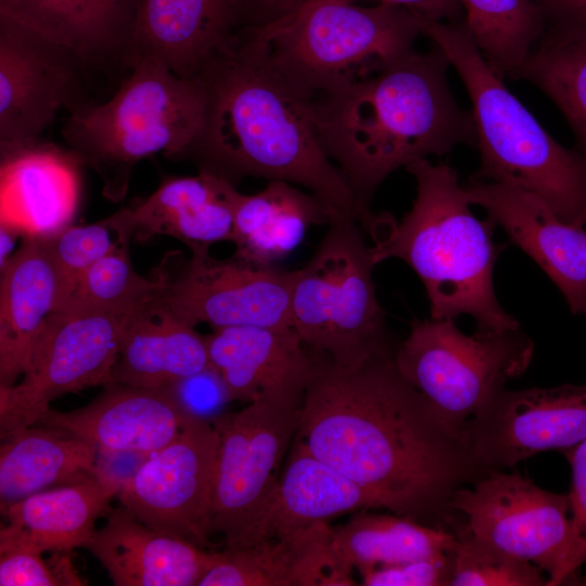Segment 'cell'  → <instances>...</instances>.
<instances>
[{
	"label": "cell",
	"mask_w": 586,
	"mask_h": 586,
	"mask_svg": "<svg viewBox=\"0 0 586 586\" xmlns=\"http://www.w3.org/2000/svg\"><path fill=\"white\" fill-rule=\"evenodd\" d=\"M394 355L344 368L320 355L296 438L384 509L449 525V500L488 470L399 372Z\"/></svg>",
	"instance_id": "obj_1"
},
{
	"label": "cell",
	"mask_w": 586,
	"mask_h": 586,
	"mask_svg": "<svg viewBox=\"0 0 586 586\" xmlns=\"http://www.w3.org/2000/svg\"><path fill=\"white\" fill-rule=\"evenodd\" d=\"M196 78L203 119L179 158L232 183L244 177L290 182L359 222L352 189L319 139L311 99L275 68L255 29L244 27Z\"/></svg>",
	"instance_id": "obj_2"
},
{
	"label": "cell",
	"mask_w": 586,
	"mask_h": 586,
	"mask_svg": "<svg viewBox=\"0 0 586 586\" xmlns=\"http://www.w3.org/2000/svg\"><path fill=\"white\" fill-rule=\"evenodd\" d=\"M449 65L433 44L311 99L319 139L352 189L364 230L374 216L372 196L392 173L457 144L476 143L472 112L451 93Z\"/></svg>",
	"instance_id": "obj_3"
},
{
	"label": "cell",
	"mask_w": 586,
	"mask_h": 586,
	"mask_svg": "<svg viewBox=\"0 0 586 586\" xmlns=\"http://www.w3.org/2000/svg\"><path fill=\"white\" fill-rule=\"evenodd\" d=\"M405 169L416 180V199L400 220L391 214L373 216L366 232L374 265L392 258L405 262L425 289L433 319L469 315L477 329L520 328L494 289L495 263L505 245L494 243V222L472 213L457 171L428 158Z\"/></svg>",
	"instance_id": "obj_4"
},
{
	"label": "cell",
	"mask_w": 586,
	"mask_h": 586,
	"mask_svg": "<svg viewBox=\"0 0 586 586\" xmlns=\"http://www.w3.org/2000/svg\"><path fill=\"white\" fill-rule=\"evenodd\" d=\"M421 33L461 77L472 102L481 167L473 180L511 184L586 227V155L557 142L505 86L463 23L422 21Z\"/></svg>",
	"instance_id": "obj_5"
},
{
	"label": "cell",
	"mask_w": 586,
	"mask_h": 586,
	"mask_svg": "<svg viewBox=\"0 0 586 586\" xmlns=\"http://www.w3.org/2000/svg\"><path fill=\"white\" fill-rule=\"evenodd\" d=\"M105 102L68 113L61 129L67 152L92 169L111 202L124 200L137 164L164 153L179 158L196 138L204 113L199 78H182L158 61L137 60Z\"/></svg>",
	"instance_id": "obj_6"
},
{
	"label": "cell",
	"mask_w": 586,
	"mask_h": 586,
	"mask_svg": "<svg viewBox=\"0 0 586 586\" xmlns=\"http://www.w3.org/2000/svg\"><path fill=\"white\" fill-rule=\"evenodd\" d=\"M422 21L396 5L320 1L285 21L252 28L275 68L313 99L366 79L413 51Z\"/></svg>",
	"instance_id": "obj_7"
},
{
	"label": "cell",
	"mask_w": 586,
	"mask_h": 586,
	"mask_svg": "<svg viewBox=\"0 0 586 586\" xmlns=\"http://www.w3.org/2000/svg\"><path fill=\"white\" fill-rule=\"evenodd\" d=\"M364 229L351 216L328 226L307 263L293 270L292 326L313 351L356 368L395 354L375 293Z\"/></svg>",
	"instance_id": "obj_8"
},
{
	"label": "cell",
	"mask_w": 586,
	"mask_h": 586,
	"mask_svg": "<svg viewBox=\"0 0 586 586\" xmlns=\"http://www.w3.org/2000/svg\"><path fill=\"white\" fill-rule=\"evenodd\" d=\"M533 353L532 340L520 328L477 329L467 335L454 319L431 318L412 324L394 360L437 417L462 437L467 422L527 369Z\"/></svg>",
	"instance_id": "obj_9"
},
{
	"label": "cell",
	"mask_w": 586,
	"mask_h": 586,
	"mask_svg": "<svg viewBox=\"0 0 586 586\" xmlns=\"http://www.w3.org/2000/svg\"><path fill=\"white\" fill-rule=\"evenodd\" d=\"M302 404L258 398L212 421L219 444L208 532L220 535L225 548L260 539L278 471L298 431Z\"/></svg>",
	"instance_id": "obj_10"
},
{
	"label": "cell",
	"mask_w": 586,
	"mask_h": 586,
	"mask_svg": "<svg viewBox=\"0 0 586 586\" xmlns=\"http://www.w3.org/2000/svg\"><path fill=\"white\" fill-rule=\"evenodd\" d=\"M137 308L67 306L54 311L20 381L0 387L1 440L36 425L50 404L62 395L106 385L124 332Z\"/></svg>",
	"instance_id": "obj_11"
},
{
	"label": "cell",
	"mask_w": 586,
	"mask_h": 586,
	"mask_svg": "<svg viewBox=\"0 0 586 586\" xmlns=\"http://www.w3.org/2000/svg\"><path fill=\"white\" fill-rule=\"evenodd\" d=\"M154 301L187 324L291 329L293 270L209 251L167 253L150 276Z\"/></svg>",
	"instance_id": "obj_12"
},
{
	"label": "cell",
	"mask_w": 586,
	"mask_h": 586,
	"mask_svg": "<svg viewBox=\"0 0 586 586\" xmlns=\"http://www.w3.org/2000/svg\"><path fill=\"white\" fill-rule=\"evenodd\" d=\"M449 509L463 515L462 525L472 536L546 572L547 586L572 583L568 494L545 491L518 473L494 470L458 488Z\"/></svg>",
	"instance_id": "obj_13"
},
{
	"label": "cell",
	"mask_w": 586,
	"mask_h": 586,
	"mask_svg": "<svg viewBox=\"0 0 586 586\" xmlns=\"http://www.w3.org/2000/svg\"><path fill=\"white\" fill-rule=\"evenodd\" d=\"M87 65L71 48L0 14V152L39 142L62 110L82 104Z\"/></svg>",
	"instance_id": "obj_14"
},
{
	"label": "cell",
	"mask_w": 586,
	"mask_h": 586,
	"mask_svg": "<svg viewBox=\"0 0 586 586\" xmlns=\"http://www.w3.org/2000/svg\"><path fill=\"white\" fill-rule=\"evenodd\" d=\"M218 444L211 421L190 418L120 488V505L148 526L205 549L211 537Z\"/></svg>",
	"instance_id": "obj_15"
},
{
	"label": "cell",
	"mask_w": 586,
	"mask_h": 586,
	"mask_svg": "<svg viewBox=\"0 0 586 586\" xmlns=\"http://www.w3.org/2000/svg\"><path fill=\"white\" fill-rule=\"evenodd\" d=\"M462 438L488 471L512 468L548 450H568L586 440V384L502 388L466 424Z\"/></svg>",
	"instance_id": "obj_16"
},
{
	"label": "cell",
	"mask_w": 586,
	"mask_h": 586,
	"mask_svg": "<svg viewBox=\"0 0 586 586\" xmlns=\"http://www.w3.org/2000/svg\"><path fill=\"white\" fill-rule=\"evenodd\" d=\"M464 191L545 271L571 311L586 315L585 227L564 221L537 195L511 184L472 179Z\"/></svg>",
	"instance_id": "obj_17"
},
{
	"label": "cell",
	"mask_w": 586,
	"mask_h": 586,
	"mask_svg": "<svg viewBox=\"0 0 586 586\" xmlns=\"http://www.w3.org/2000/svg\"><path fill=\"white\" fill-rule=\"evenodd\" d=\"M244 27L246 0H137L127 68L151 59L196 78Z\"/></svg>",
	"instance_id": "obj_18"
},
{
	"label": "cell",
	"mask_w": 586,
	"mask_h": 586,
	"mask_svg": "<svg viewBox=\"0 0 586 586\" xmlns=\"http://www.w3.org/2000/svg\"><path fill=\"white\" fill-rule=\"evenodd\" d=\"M209 365L233 400L303 402L320 355L291 329L229 327L205 335Z\"/></svg>",
	"instance_id": "obj_19"
},
{
	"label": "cell",
	"mask_w": 586,
	"mask_h": 586,
	"mask_svg": "<svg viewBox=\"0 0 586 586\" xmlns=\"http://www.w3.org/2000/svg\"><path fill=\"white\" fill-rule=\"evenodd\" d=\"M84 407L49 409L37 424L80 438L97 449L153 454L171 442L189 417L170 386L109 383Z\"/></svg>",
	"instance_id": "obj_20"
},
{
	"label": "cell",
	"mask_w": 586,
	"mask_h": 586,
	"mask_svg": "<svg viewBox=\"0 0 586 586\" xmlns=\"http://www.w3.org/2000/svg\"><path fill=\"white\" fill-rule=\"evenodd\" d=\"M353 571L334 546L332 526L320 522L215 551L198 586H352Z\"/></svg>",
	"instance_id": "obj_21"
},
{
	"label": "cell",
	"mask_w": 586,
	"mask_h": 586,
	"mask_svg": "<svg viewBox=\"0 0 586 586\" xmlns=\"http://www.w3.org/2000/svg\"><path fill=\"white\" fill-rule=\"evenodd\" d=\"M85 548L116 586H198L215 552L148 526L122 505Z\"/></svg>",
	"instance_id": "obj_22"
},
{
	"label": "cell",
	"mask_w": 586,
	"mask_h": 586,
	"mask_svg": "<svg viewBox=\"0 0 586 586\" xmlns=\"http://www.w3.org/2000/svg\"><path fill=\"white\" fill-rule=\"evenodd\" d=\"M66 151L39 144L1 154V225L46 237L71 224L78 200L77 167Z\"/></svg>",
	"instance_id": "obj_23"
},
{
	"label": "cell",
	"mask_w": 586,
	"mask_h": 586,
	"mask_svg": "<svg viewBox=\"0 0 586 586\" xmlns=\"http://www.w3.org/2000/svg\"><path fill=\"white\" fill-rule=\"evenodd\" d=\"M0 269V387H8L26 371L47 320L59 309L60 283L35 235L24 237Z\"/></svg>",
	"instance_id": "obj_24"
},
{
	"label": "cell",
	"mask_w": 586,
	"mask_h": 586,
	"mask_svg": "<svg viewBox=\"0 0 586 586\" xmlns=\"http://www.w3.org/2000/svg\"><path fill=\"white\" fill-rule=\"evenodd\" d=\"M240 193L234 183L206 170L167 178L131 207L133 237L145 241L167 235L182 242L190 253L209 251L215 243L230 242Z\"/></svg>",
	"instance_id": "obj_25"
},
{
	"label": "cell",
	"mask_w": 586,
	"mask_h": 586,
	"mask_svg": "<svg viewBox=\"0 0 586 586\" xmlns=\"http://www.w3.org/2000/svg\"><path fill=\"white\" fill-rule=\"evenodd\" d=\"M136 8L137 0H0V14L71 48L98 69L127 68Z\"/></svg>",
	"instance_id": "obj_26"
},
{
	"label": "cell",
	"mask_w": 586,
	"mask_h": 586,
	"mask_svg": "<svg viewBox=\"0 0 586 586\" xmlns=\"http://www.w3.org/2000/svg\"><path fill=\"white\" fill-rule=\"evenodd\" d=\"M342 216L347 215L320 196L286 181L270 180L257 193H240L237 200L230 238L233 256L275 265L302 243L311 227H328Z\"/></svg>",
	"instance_id": "obj_27"
},
{
	"label": "cell",
	"mask_w": 586,
	"mask_h": 586,
	"mask_svg": "<svg viewBox=\"0 0 586 586\" xmlns=\"http://www.w3.org/2000/svg\"><path fill=\"white\" fill-rule=\"evenodd\" d=\"M208 366L205 336L152 296L131 315L109 383L165 387Z\"/></svg>",
	"instance_id": "obj_28"
},
{
	"label": "cell",
	"mask_w": 586,
	"mask_h": 586,
	"mask_svg": "<svg viewBox=\"0 0 586 586\" xmlns=\"http://www.w3.org/2000/svg\"><path fill=\"white\" fill-rule=\"evenodd\" d=\"M119 487L97 475L33 494L2 514L0 540L21 544L40 552H68L87 545L97 519L107 511Z\"/></svg>",
	"instance_id": "obj_29"
},
{
	"label": "cell",
	"mask_w": 586,
	"mask_h": 586,
	"mask_svg": "<svg viewBox=\"0 0 586 586\" xmlns=\"http://www.w3.org/2000/svg\"><path fill=\"white\" fill-rule=\"evenodd\" d=\"M378 508L383 507L373 494L315 457L295 436L259 540Z\"/></svg>",
	"instance_id": "obj_30"
},
{
	"label": "cell",
	"mask_w": 586,
	"mask_h": 586,
	"mask_svg": "<svg viewBox=\"0 0 586 586\" xmlns=\"http://www.w3.org/2000/svg\"><path fill=\"white\" fill-rule=\"evenodd\" d=\"M97 453L95 446L43 425L1 440V512L38 492L95 475Z\"/></svg>",
	"instance_id": "obj_31"
},
{
	"label": "cell",
	"mask_w": 586,
	"mask_h": 586,
	"mask_svg": "<svg viewBox=\"0 0 586 586\" xmlns=\"http://www.w3.org/2000/svg\"><path fill=\"white\" fill-rule=\"evenodd\" d=\"M362 510L332 526L334 546L343 560L361 575L387 565L436 557L453 551V531L399 514Z\"/></svg>",
	"instance_id": "obj_32"
},
{
	"label": "cell",
	"mask_w": 586,
	"mask_h": 586,
	"mask_svg": "<svg viewBox=\"0 0 586 586\" xmlns=\"http://www.w3.org/2000/svg\"><path fill=\"white\" fill-rule=\"evenodd\" d=\"M513 78L527 80L552 100L586 155V23L547 22Z\"/></svg>",
	"instance_id": "obj_33"
},
{
	"label": "cell",
	"mask_w": 586,
	"mask_h": 586,
	"mask_svg": "<svg viewBox=\"0 0 586 586\" xmlns=\"http://www.w3.org/2000/svg\"><path fill=\"white\" fill-rule=\"evenodd\" d=\"M476 48L501 77L513 78L543 36L547 20L537 0H459Z\"/></svg>",
	"instance_id": "obj_34"
},
{
	"label": "cell",
	"mask_w": 586,
	"mask_h": 586,
	"mask_svg": "<svg viewBox=\"0 0 586 586\" xmlns=\"http://www.w3.org/2000/svg\"><path fill=\"white\" fill-rule=\"evenodd\" d=\"M133 233L131 207H123L100 221L84 226L69 224L39 237L59 279V309L68 304L85 272L117 245L131 240Z\"/></svg>",
	"instance_id": "obj_35"
},
{
	"label": "cell",
	"mask_w": 586,
	"mask_h": 586,
	"mask_svg": "<svg viewBox=\"0 0 586 586\" xmlns=\"http://www.w3.org/2000/svg\"><path fill=\"white\" fill-rule=\"evenodd\" d=\"M129 243L130 240L124 241L94 263L80 279L65 307L130 310L150 300L155 292V282L135 270Z\"/></svg>",
	"instance_id": "obj_36"
},
{
	"label": "cell",
	"mask_w": 586,
	"mask_h": 586,
	"mask_svg": "<svg viewBox=\"0 0 586 586\" xmlns=\"http://www.w3.org/2000/svg\"><path fill=\"white\" fill-rule=\"evenodd\" d=\"M449 586H547L548 577L532 562L512 557L472 536L455 522Z\"/></svg>",
	"instance_id": "obj_37"
},
{
	"label": "cell",
	"mask_w": 586,
	"mask_h": 586,
	"mask_svg": "<svg viewBox=\"0 0 586 586\" xmlns=\"http://www.w3.org/2000/svg\"><path fill=\"white\" fill-rule=\"evenodd\" d=\"M67 552H54L50 560L30 547L0 540V586L85 585Z\"/></svg>",
	"instance_id": "obj_38"
},
{
	"label": "cell",
	"mask_w": 586,
	"mask_h": 586,
	"mask_svg": "<svg viewBox=\"0 0 586 586\" xmlns=\"http://www.w3.org/2000/svg\"><path fill=\"white\" fill-rule=\"evenodd\" d=\"M170 387L189 417L211 422L233 400L224 379L211 365Z\"/></svg>",
	"instance_id": "obj_39"
},
{
	"label": "cell",
	"mask_w": 586,
	"mask_h": 586,
	"mask_svg": "<svg viewBox=\"0 0 586 586\" xmlns=\"http://www.w3.org/2000/svg\"><path fill=\"white\" fill-rule=\"evenodd\" d=\"M571 467V488L568 494L572 530L568 574L572 584H582L577 569L586 562V440L562 451Z\"/></svg>",
	"instance_id": "obj_40"
},
{
	"label": "cell",
	"mask_w": 586,
	"mask_h": 586,
	"mask_svg": "<svg viewBox=\"0 0 586 586\" xmlns=\"http://www.w3.org/2000/svg\"><path fill=\"white\" fill-rule=\"evenodd\" d=\"M453 551L373 569L361 575L365 586H449Z\"/></svg>",
	"instance_id": "obj_41"
},
{
	"label": "cell",
	"mask_w": 586,
	"mask_h": 586,
	"mask_svg": "<svg viewBox=\"0 0 586 586\" xmlns=\"http://www.w3.org/2000/svg\"><path fill=\"white\" fill-rule=\"evenodd\" d=\"M152 454L98 449L95 475L120 488L139 471Z\"/></svg>",
	"instance_id": "obj_42"
},
{
	"label": "cell",
	"mask_w": 586,
	"mask_h": 586,
	"mask_svg": "<svg viewBox=\"0 0 586 586\" xmlns=\"http://www.w3.org/2000/svg\"><path fill=\"white\" fill-rule=\"evenodd\" d=\"M317 0H246V27L285 21Z\"/></svg>",
	"instance_id": "obj_43"
},
{
	"label": "cell",
	"mask_w": 586,
	"mask_h": 586,
	"mask_svg": "<svg viewBox=\"0 0 586 586\" xmlns=\"http://www.w3.org/2000/svg\"><path fill=\"white\" fill-rule=\"evenodd\" d=\"M320 1H341L355 2L357 0H317ZM377 3L396 5L405 8L424 20L461 23L462 7L459 0H372ZM313 4V3H311Z\"/></svg>",
	"instance_id": "obj_44"
},
{
	"label": "cell",
	"mask_w": 586,
	"mask_h": 586,
	"mask_svg": "<svg viewBox=\"0 0 586 586\" xmlns=\"http://www.w3.org/2000/svg\"><path fill=\"white\" fill-rule=\"evenodd\" d=\"M547 22L586 23V0H537Z\"/></svg>",
	"instance_id": "obj_45"
},
{
	"label": "cell",
	"mask_w": 586,
	"mask_h": 586,
	"mask_svg": "<svg viewBox=\"0 0 586 586\" xmlns=\"http://www.w3.org/2000/svg\"><path fill=\"white\" fill-rule=\"evenodd\" d=\"M18 238H23V235L17 230L7 225H0V268L14 254L12 251Z\"/></svg>",
	"instance_id": "obj_46"
}]
</instances>
